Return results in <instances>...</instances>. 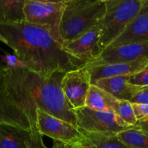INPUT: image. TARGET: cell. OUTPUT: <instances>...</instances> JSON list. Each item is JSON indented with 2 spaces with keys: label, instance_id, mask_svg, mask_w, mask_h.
I'll list each match as a JSON object with an SVG mask.
<instances>
[{
  "label": "cell",
  "instance_id": "6da1fadb",
  "mask_svg": "<svg viewBox=\"0 0 148 148\" xmlns=\"http://www.w3.org/2000/svg\"><path fill=\"white\" fill-rule=\"evenodd\" d=\"M1 69L10 98L36 129V109L45 111L77 128L75 109L67 102L61 88L66 72L42 73L28 67H11L1 64Z\"/></svg>",
  "mask_w": 148,
  "mask_h": 148
},
{
  "label": "cell",
  "instance_id": "7a4b0ae2",
  "mask_svg": "<svg viewBox=\"0 0 148 148\" xmlns=\"http://www.w3.org/2000/svg\"><path fill=\"white\" fill-rule=\"evenodd\" d=\"M0 33L5 38L14 56L33 71L67 72L84 66L65 52L62 43L43 27L25 21L0 24Z\"/></svg>",
  "mask_w": 148,
  "mask_h": 148
},
{
  "label": "cell",
  "instance_id": "3957f363",
  "mask_svg": "<svg viewBox=\"0 0 148 148\" xmlns=\"http://www.w3.org/2000/svg\"><path fill=\"white\" fill-rule=\"evenodd\" d=\"M106 12L104 0H64L59 25L62 44L75 40L101 23Z\"/></svg>",
  "mask_w": 148,
  "mask_h": 148
},
{
  "label": "cell",
  "instance_id": "277c9868",
  "mask_svg": "<svg viewBox=\"0 0 148 148\" xmlns=\"http://www.w3.org/2000/svg\"><path fill=\"white\" fill-rule=\"evenodd\" d=\"M106 12L101 21L98 46L101 53L124 32L138 14L143 0H104Z\"/></svg>",
  "mask_w": 148,
  "mask_h": 148
},
{
  "label": "cell",
  "instance_id": "5b68a950",
  "mask_svg": "<svg viewBox=\"0 0 148 148\" xmlns=\"http://www.w3.org/2000/svg\"><path fill=\"white\" fill-rule=\"evenodd\" d=\"M64 7V0H25L23 12L25 21L43 27L62 43L59 25Z\"/></svg>",
  "mask_w": 148,
  "mask_h": 148
},
{
  "label": "cell",
  "instance_id": "8992f818",
  "mask_svg": "<svg viewBox=\"0 0 148 148\" xmlns=\"http://www.w3.org/2000/svg\"><path fill=\"white\" fill-rule=\"evenodd\" d=\"M75 114L78 130L88 132L118 134L134 128L113 113L95 111L83 106L75 109Z\"/></svg>",
  "mask_w": 148,
  "mask_h": 148
},
{
  "label": "cell",
  "instance_id": "52a82bcc",
  "mask_svg": "<svg viewBox=\"0 0 148 148\" xmlns=\"http://www.w3.org/2000/svg\"><path fill=\"white\" fill-rule=\"evenodd\" d=\"M36 129L43 136L64 144L77 143L82 139L79 130L69 123L40 109H36Z\"/></svg>",
  "mask_w": 148,
  "mask_h": 148
},
{
  "label": "cell",
  "instance_id": "ba28073f",
  "mask_svg": "<svg viewBox=\"0 0 148 148\" xmlns=\"http://www.w3.org/2000/svg\"><path fill=\"white\" fill-rule=\"evenodd\" d=\"M90 85V74L83 66L66 72L62 77L61 88L67 102L76 109L85 106Z\"/></svg>",
  "mask_w": 148,
  "mask_h": 148
},
{
  "label": "cell",
  "instance_id": "9c48e42d",
  "mask_svg": "<svg viewBox=\"0 0 148 148\" xmlns=\"http://www.w3.org/2000/svg\"><path fill=\"white\" fill-rule=\"evenodd\" d=\"M101 22L75 40L62 44L65 52L81 62L84 66L96 59L101 51L98 46Z\"/></svg>",
  "mask_w": 148,
  "mask_h": 148
},
{
  "label": "cell",
  "instance_id": "30bf717a",
  "mask_svg": "<svg viewBox=\"0 0 148 148\" xmlns=\"http://www.w3.org/2000/svg\"><path fill=\"white\" fill-rule=\"evenodd\" d=\"M0 148H48L38 130L0 125Z\"/></svg>",
  "mask_w": 148,
  "mask_h": 148
},
{
  "label": "cell",
  "instance_id": "8fae6325",
  "mask_svg": "<svg viewBox=\"0 0 148 148\" xmlns=\"http://www.w3.org/2000/svg\"><path fill=\"white\" fill-rule=\"evenodd\" d=\"M145 59L148 60V40L108 48L88 64L129 62Z\"/></svg>",
  "mask_w": 148,
  "mask_h": 148
},
{
  "label": "cell",
  "instance_id": "7c38bea8",
  "mask_svg": "<svg viewBox=\"0 0 148 148\" xmlns=\"http://www.w3.org/2000/svg\"><path fill=\"white\" fill-rule=\"evenodd\" d=\"M148 64V60H138L129 62L87 64L85 67L90 77L91 85L95 81L119 76H130L139 72Z\"/></svg>",
  "mask_w": 148,
  "mask_h": 148
},
{
  "label": "cell",
  "instance_id": "4fadbf2b",
  "mask_svg": "<svg viewBox=\"0 0 148 148\" xmlns=\"http://www.w3.org/2000/svg\"><path fill=\"white\" fill-rule=\"evenodd\" d=\"M1 65L0 62V125H10L34 130L25 114L10 98Z\"/></svg>",
  "mask_w": 148,
  "mask_h": 148
},
{
  "label": "cell",
  "instance_id": "5bb4252c",
  "mask_svg": "<svg viewBox=\"0 0 148 148\" xmlns=\"http://www.w3.org/2000/svg\"><path fill=\"white\" fill-rule=\"evenodd\" d=\"M147 40H148V0H143L141 9L137 16L107 49Z\"/></svg>",
  "mask_w": 148,
  "mask_h": 148
},
{
  "label": "cell",
  "instance_id": "9a60e30c",
  "mask_svg": "<svg viewBox=\"0 0 148 148\" xmlns=\"http://www.w3.org/2000/svg\"><path fill=\"white\" fill-rule=\"evenodd\" d=\"M130 76H119L98 79L92 85L111 94L118 100L130 101L134 94L142 87L132 85L128 82Z\"/></svg>",
  "mask_w": 148,
  "mask_h": 148
},
{
  "label": "cell",
  "instance_id": "2e32d148",
  "mask_svg": "<svg viewBox=\"0 0 148 148\" xmlns=\"http://www.w3.org/2000/svg\"><path fill=\"white\" fill-rule=\"evenodd\" d=\"M118 99L94 85L88 90L85 106L92 110L114 114V107Z\"/></svg>",
  "mask_w": 148,
  "mask_h": 148
},
{
  "label": "cell",
  "instance_id": "e0dca14e",
  "mask_svg": "<svg viewBox=\"0 0 148 148\" xmlns=\"http://www.w3.org/2000/svg\"><path fill=\"white\" fill-rule=\"evenodd\" d=\"M81 142L89 148H128L117 137V134L88 132L79 130Z\"/></svg>",
  "mask_w": 148,
  "mask_h": 148
},
{
  "label": "cell",
  "instance_id": "ac0fdd59",
  "mask_svg": "<svg viewBox=\"0 0 148 148\" xmlns=\"http://www.w3.org/2000/svg\"><path fill=\"white\" fill-rule=\"evenodd\" d=\"M25 0H0V24H15L25 21Z\"/></svg>",
  "mask_w": 148,
  "mask_h": 148
},
{
  "label": "cell",
  "instance_id": "d6986e66",
  "mask_svg": "<svg viewBox=\"0 0 148 148\" xmlns=\"http://www.w3.org/2000/svg\"><path fill=\"white\" fill-rule=\"evenodd\" d=\"M117 137L128 148H148V134L134 127L119 133Z\"/></svg>",
  "mask_w": 148,
  "mask_h": 148
},
{
  "label": "cell",
  "instance_id": "ffe728a7",
  "mask_svg": "<svg viewBox=\"0 0 148 148\" xmlns=\"http://www.w3.org/2000/svg\"><path fill=\"white\" fill-rule=\"evenodd\" d=\"M114 114L131 127H135L137 120L134 116L132 105L129 101L118 100L114 107Z\"/></svg>",
  "mask_w": 148,
  "mask_h": 148
},
{
  "label": "cell",
  "instance_id": "44dd1931",
  "mask_svg": "<svg viewBox=\"0 0 148 148\" xmlns=\"http://www.w3.org/2000/svg\"><path fill=\"white\" fill-rule=\"evenodd\" d=\"M128 82L138 87H148V64L143 69L130 76Z\"/></svg>",
  "mask_w": 148,
  "mask_h": 148
},
{
  "label": "cell",
  "instance_id": "7402d4cb",
  "mask_svg": "<svg viewBox=\"0 0 148 148\" xmlns=\"http://www.w3.org/2000/svg\"><path fill=\"white\" fill-rule=\"evenodd\" d=\"M131 103L148 104V87H143L139 89L130 99Z\"/></svg>",
  "mask_w": 148,
  "mask_h": 148
},
{
  "label": "cell",
  "instance_id": "603a6c76",
  "mask_svg": "<svg viewBox=\"0 0 148 148\" xmlns=\"http://www.w3.org/2000/svg\"><path fill=\"white\" fill-rule=\"evenodd\" d=\"M134 116L137 120L142 119L148 116V104L132 103Z\"/></svg>",
  "mask_w": 148,
  "mask_h": 148
},
{
  "label": "cell",
  "instance_id": "cb8c5ba5",
  "mask_svg": "<svg viewBox=\"0 0 148 148\" xmlns=\"http://www.w3.org/2000/svg\"><path fill=\"white\" fill-rule=\"evenodd\" d=\"M136 130L148 134V116L137 121V124L134 127Z\"/></svg>",
  "mask_w": 148,
  "mask_h": 148
},
{
  "label": "cell",
  "instance_id": "d4e9b609",
  "mask_svg": "<svg viewBox=\"0 0 148 148\" xmlns=\"http://www.w3.org/2000/svg\"><path fill=\"white\" fill-rule=\"evenodd\" d=\"M64 148H89L81 142V140L79 142L71 144H64Z\"/></svg>",
  "mask_w": 148,
  "mask_h": 148
},
{
  "label": "cell",
  "instance_id": "484cf974",
  "mask_svg": "<svg viewBox=\"0 0 148 148\" xmlns=\"http://www.w3.org/2000/svg\"><path fill=\"white\" fill-rule=\"evenodd\" d=\"M53 148H64V143L59 141H53Z\"/></svg>",
  "mask_w": 148,
  "mask_h": 148
},
{
  "label": "cell",
  "instance_id": "4316f807",
  "mask_svg": "<svg viewBox=\"0 0 148 148\" xmlns=\"http://www.w3.org/2000/svg\"><path fill=\"white\" fill-rule=\"evenodd\" d=\"M0 41L2 42V43H4V44L7 45V40H6V39H5V38L3 37L2 35H1V33H0Z\"/></svg>",
  "mask_w": 148,
  "mask_h": 148
}]
</instances>
